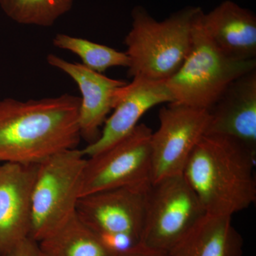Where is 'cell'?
Listing matches in <instances>:
<instances>
[{
    "instance_id": "2e32d148",
    "label": "cell",
    "mask_w": 256,
    "mask_h": 256,
    "mask_svg": "<svg viewBox=\"0 0 256 256\" xmlns=\"http://www.w3.org/2000/svg\"><path fill=\"white\" fill-rule=\"evenodd\" d=\"M42 256H120L77 215L38 242Z\"/></svg>"
},
{
    "instance_id": "8fae6325",
    "label": "cell",
    "mask_w": 256,
    "mask_h": 256,
    "mask_svg": "<svg viewBox=\"0 0 256 256\" xmlns=\"http://www.w3.org/2000/svg\"><path fill=\"white\" fill-rule=\"evenodd\" d=\"M38 164L0 165V256L30 237Z\"/></svg>"
},
{
    "instance_id": "277c9868",
    "label": "cell",
    "mask_w": 256,
    "mask_h": 256,
    "mask_svg": "<svg viewBox=\"0 0 256 256\" xmlns=\"http://www.w3.org/2000/svg\"><path fill=\"white\" fill-rule=\"evenodd\" d=\"M202 11L194 24L190 52L166 84L173 102L208 110L232 82L256 69V60H236L223 53L202 28Z\"/></svg>"
},
{
    "instance_id": "8992f818",
    "label": "cell",
    "mask_w": 256,
    "mask_h": 256,
    "mask_svg": "<svg viewBox=\"0 0 256 256\" xmlns=\"http://www.w3.org/2000/svg\"><path fill=\"white\" fill-rule=\"evenodd\" d=\"M205 214L182 174L152 182L140 246L168 254Z\"/></svg>"
},
{
    "instance_id": "d6986e66",
    "label": "cell",
    "mask_w": 256,
    "mask_h": 256,
    "mask_svg": "<svg viewBox=\"0 0 256 256\" xmlns=\"http://www.w3.org/2000/svg\"><path fill=\"white\" fill-rule=\"evenodd\" d=\"M2 256H42L38 242L30 237L18 244L9 252Z\"/></svg>"
},
{
    "instance_id": "ac0fdd59",
    "label": "cell",
    "mask_w": 256,
    "mask_h": 256,
    "mask_svg": "<svg viewBox=\"0 0 256 256\" xmlns=\"http://www.w3.org/2000/svg\"><path fill=\"white\" fill-rule=\"evenodd\" d=\"M74 0H0L8 18L22 24L50 26L72 9Z\"/></svg>"
},
{
    "instance_id": "ffe728a7",
    "label": "cell",
    "mask_w": 256,
    "mask_h": 256,
    "mask_svg": "<svg viewBox=\"0 0 256 256\" xmlns=\"http://www.w3.org/2000/svg\"><path fill=\"white\" fill-rule=\"evenodd\" d=\"M120 256H168V254L166 252L146 248L139 245Z\"/></svg>"
},
{
    "instance_id": "9c48e42d",
    "label": "cell",
    "mask_w": 256,
    "mask_h": 256,
    "mask_svg": "<svg viewBox=\"0 0 256 256\" xmlns=\"http://www.w3.org/2000/svg\"><path fill=\"white\" fill-rule=\"evenodd\" d=\"M152 182L104 190L80 197L79 218L99 236L126 235L140 245Z\"/></svg>"
},
{
    "instance_id": "6da1fadb",
    "label": "cell",
    "mask_w": 256,
    "mask_h": 256,
    "mask_svg": "<svg viewBox=\"0 0 256 256\" xmlns=\"http://www.w3.org/2000/svg\"><path fill=\"white\" fill-rule=\"evenodd\" d=\"M80 98L64 94L26 101L0 100V163L38 164L82 140Z\"/></svg>"
},
{
    "instance_id": "e0dca14e",
    "label": "cell",
    "mask_w": 256,
    "mask_h": 256,
    "mask_svg": "<svg viewBox=\"0 0 256 256\" xmlns=\"http://www.w3.org/2000/svg\"><path fill=\"white\" fill-rule=\"evenodd\" d=\"M53 44L78 56L82 65L98 73L102 74L112 67L128 68L130 66L129 57L126 52L85 38L57 34L54 38Z\"/></svg>"
},
{
    "instance_id": "5b68a950",
    "label": "cell",
    "mask_w": 256,
    "mask_h": 256,
    "mask_svg": "<svg viewBox=\"0 0 256 256\" xmlns=\"http://www.w3.org/2000/svg\"><path fill=\"white\" fill-rule=\"evenodd\" d=\"M87 158L77 148L38 164L32 195L30 238L38 242L76 212Z\"/></svg>"
},
{
    "instance_id": "ba28073f",
    "label": "cell",
    "mask_w": 256,
    "mask_h": 256,
    "mask_svg": "<svg viewBox=\"0 0 256 256\" xmlns=\"http://www.w3.org/2000/svg\"><path fill=\"white\" fill-rule=\"evenodd\" d=\"M159 120L150 140L152 182L182 174L194 148L206 134L210 112L171 102L160 109Z\"/></svg>"
},
{
    "instance_id": "7a4b0ae2",
    "label": "cell",
    "mask_w": 256,
    "mask_h": 256,
    "mask_svg": "<svg viewBox=\"0 0 256 256\" xmlns=\"http://www.w3.org/2000/svg\"><path fill=\"white\" fill-rule=\"evenodd\" d=\"M256 152L232 138L205 134L182 174L210 214L233 216L256 200Z\"/></svg>"
},
{
    "instance_id": "52a82bcc",
    "label": "cell",
    "mask_w": 256,
    "mask_h": 256,
    "mask_svg": "<svg viewBox=\"0 0 256 256\" xmlns=\"http://www.w3.org/2000/svg\"><path fill=\"white\" fill-rule=\"evenodd\" d=\"M152 133L146 124H138L122 139L88 158L80 197L110 188L152 182Z\"/></svg>"
},
{
    "instance_id": "9a60e30c",
    "label": "cell",
    "mask_w": 256,
    "mask_h": 256,
    "mask_svg": "<svg viewBox=\"0 0 256 256\" xmlns=\"http://www.w3.org/2000/svg\"><path fill=\"white\" fill-rule=\"evenodd\" d=\"M244 239L232 217L205 214L168 252V256H242Z\"/></svg>"
},
{
    "instance_id": "44dd1931",
    "label": "cell",
    "mask_w": 256,
    "mask_h": 256,
    "mask_svg": "<svg viewBox=\"0 0 256 256\" xmlns=\"http://www.w3.org/2000/svg\"><path fill=\"white\" fill-rule=\"evenodd\" d=\"M0 165H1V164H0Z\"/></svg>"
},
{
    "instance_id": "5bb4252c",
    "label": "cell",
    "mask_w": 256,
    "mask_h": 256,
    "mask_svg": "<svg viewBox=\"0 0 256 256\" xmlns=\"http://www.w3.org/2000/svg\"><path fill=\"white\" fill-rule=\"evenodd\" d=\"M204 30L214 44L229 57L256 60V16L246 8L226 0L200 16Z\"/></svg>"
},
{
    "instance_id": "3957f363",
    "label": "cell",
    "mask_w": 256,
    "mask_h": 256,
    "mask_svg": "<svg viewBox=\"0 0 256 256\" xmlns=\"http://www.w3.org/2000/svg\"><path fill=\"white\" fill-rule=\"evenodd\" d=\"M188 6L158 21L146 8L132 11V28L124 38L131 78L166 80L176 73L192 45L194 24L202 11Z\"/></svg>"
},
{
    "instance_id": "30bf717a",
    "label": "cell",
    "mask_w": 256,
    "mask_h": 256,
    "mask_svg": "<svg viewBox=\"0 0 256 256\" xmlns=\"http://www.w3.org/2000/svg\"><path fill=\"white\" fill-rule=\"evenodd\" d=\"M46 60L78 85L82 94L78 117L80 136L92 144L100 136L101 126L114 110L122 87L128 82L109 78L82 64L69 62L55 54L47 56Z\"/></svg>"
},
{
    "instance_id": "4fadbf2b",
    "label": "cell",
    "mask_w": 256,
    "mask_h": 256,
    "mask_svg": "<svg viewBox=\"0 0 256 256\" xmlns=\"http://www.w3.org/2000/svg\"><path fill=\"white\" fill-rule=\"evenodd\" d=\"M208 111L206 134L232 138L256 152V69L232 82Z\"/></svg>"
},
{
    "instance_id": "7c38bea8",
    "label": "cell",
    "mask_w": 256,
    "mask_h": 256,
    "mask_svg": "<svg viewBox=\"0 0 256 256\" xmlns=\"http://www.w3.org/2000/svg\"><path fill=\"white\" fill-rule=\"evenodd\" d=\"M174 102L166 80L134 77L120 94L114 112L106 119L100 136L82 150L90 158L104 150L132 132L143 114L154 106Z\"/></svg>"
}]
</instances>
